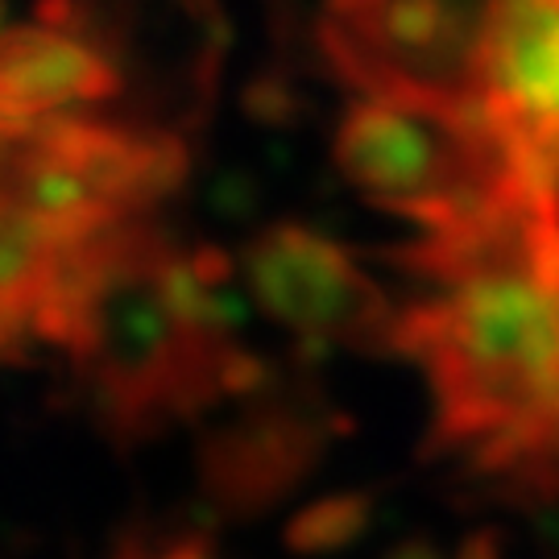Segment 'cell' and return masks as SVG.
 Returning a JSON list of instances; mask_svg holds the SVG:
<instances>
[{"label":"cell","mask_w":559,"mask_h":559,"mask_svg":"<svg viewBox=\"0 0 559 559\" xmlns=\"http://www.w3.org/2000/svg\"><path fill=\"white\" fill-rule=\"evenodd\" d=\"M480 104L519 145L559 141V0H498Z\"/></svg>","instance_id":"8992f818"},{"label":"cell","mask_w":559,"mask_h":559,"mask_svg":"<svg viewBox=\"0 0 559 559\" xmlns=\"http://www.w3.org/2000/svg\"><path fill=\"white\" fill-rule=\"evenodd\" d=\"M427 290L390 344L431 385V436L473 473L559 498V191L526 182L394 253Z\"/></svg>","instance_id":"6da1fadb"},{"label":"cell","mask_w":559,"mask_h":559,"mask_svg":"<svg viewBox=\"0 0 559 559\" xmlns=\"http://www.w3.org/2000/svg\"><path fill=\"white\" fill-rule=\"evenodd\" d=\"M332 162L360 200L419 233L452 228L535 182L480 100L365 96L340 117Z\"/></svg>","instance_id":"7a4b0ae2"},{"label":"cell","mask_w":559,"mask_h":559,"mask_svg":"<svg viewBox=\"0 0 559 559\" xmlns=\"http://www.w3.org/2000/svg\"><path fill=\"white\" fill-rule=\"evenodd\" d=\"M245 274L258 302L311 344H390L399 311L365 278L336 240L302 224L265 228L249 253Z\"/></svg>","instance_id":"277c9868"},{"label":"cell","mask_w":559,"mask_h":559,"mask_svg":"<svg viewBox=\"0 0 559 559\" xmlns=\"http://www.w3.org/2000/svg\"><path fill=\"white\" fill-rule=\"evenodd\" d=\"M498 0H323L316 46L360 96L480 100Z\"/></svg>","instance_id":"3957f363"},{"label":"cell","mask_w":559,"mask_h":559,"mask_svg":"<svg viewBox=\"0 0 559 559\" xmlns=\"http://www.w3.org/2000/svg\"><path fill=\"white\" fill-rule=\"evenodd\" d=\"M124 75L96 46L92 21L34 17L0 41V129H17L55 112H80L120 96Z\"/></svg>","instance_id":"5b68a950"},{"label":"cell","mask_w":559,"mask_h":559,"mask_svg":"<svg viewBox=\"0 0 559 559\" xmlns=\"http://www.w3.org/2000/svg\"><path fill=\"white\" fill-rule=\"evenodd\" d=\"M468 559H498V556H493L489 547H473V556H468Z\"/></svg>","instance_id":"52a82bcc"}]
</instances>
